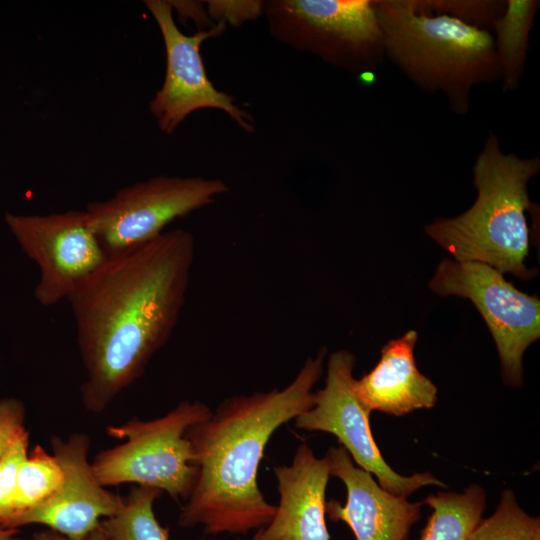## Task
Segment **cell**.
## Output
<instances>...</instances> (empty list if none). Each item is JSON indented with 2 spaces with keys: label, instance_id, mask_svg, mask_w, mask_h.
<instances>
[{
  "label": "cell",
  "instance_id": "25",
  "mask_svg": "<svg viewBox=\"0 0 540 540\" xmlns=\"http://www.w3.org/2000/svg\"><path fill=\"white\" fill-rule=\"evenodd\" d=\"M171 7H175L179 12L185 13L187 16H191L200 28L210 24H214L210 21V17L206 8L201 2H185V1H168Z\"/></svg>",
  "mask_w": 540,
  "mask_h": 540
},
{
  "label": "cell",
  "instance_id": "21",
  "mask_svg": "<svg viewBox=\"0 0 540 540\" xmlns=\"http://www.w3.org/2000/svg\"><path fill=\"white\" fill-rule=\"evenodd\" d=\"M411 3L419 12L446 15L488 31L506 8V0H411Z\"/></svg>",
  "mask_w": 540,
  "mask_h": 540
},
{
  "label": "cell",
  "instance_id": "19",
  "mask_svg": "<svg viewBox=\"0 0 540 540\" xmlns=\"http://www.w3.org/2000/svg\"><path fill=\"white\" fill-rule=\"evenodd\" d=\"M63 471L53 454L36 445L24 460L18 474L13 514L7 525L27 510L52 497L63 482Z\"/></svg>",
  "mask_w": 540,
  "mask_h": 540
},
{
  "label": "cell",
  "instance_id": "27",
  "mask_svg": "<svg viewBox=\"0 0 540 540\" xmlns=\"http://www.w3.org/2000/svg\"><path fill=\"white\" fill-rule=\"evenodd\" d=\"M19 529L10 528L0 523V540H19Z\"/></svg>",
  "mask_w": 540,
  "mask_h": 540
},
{
  "label": "cell",
  "instance_id": "26",
  "mask_svg": "<svg viewBox=\"0 0 540 540\" xmlns=\"http://www.w3.org/2000/svg\"><path fill=\"white\" fill-rule=\"evenodd\" d=\"M33 540H71L53 530L46 529L42 531L35 532L32 535ZM84 540H109L105 533L100 528H96L92 531Z\"/></svg>",
  "mask_w": 540,
  "mask_h": 540
},
{
  "label": "cell",
  "instance_id": "2",
  "mask_svg": "<svg viewBox=\"0 0 540 540\" xmlns=\"http://www.w3.org/2000/svg\"><path fill=\"white\" fill-rule=\"evenodd\" d=\"M326 356L322 347L284 388L228 397L186 430L198 476L181 508L180 527L247 535L268 525L275 505L259 488V465L272 435L314 405Z\"/></svg>",
  "mask_w": 540,
  "mask_h": 540
},
{
  "label": "cell",
  "instance_id": "15",
  "mask_svg": "<svg viewBox=\"0 0 540 540\" xmlns=\"http://www.w3.org/2000/svg\"><path fill=\"white\" fill-rule=\"evenodd\" d=\"M417 339L418 333L409 330L389 340L382 347L374 368L360 379H354L353 391L370 412L403 416L435 406L438 389L419 371L414 357Z\"/></svg>",
  "mask_w": 540,
  "mask_h": 540
},
{
  "label": "cell",
  "instance_id": "14",
  "mask_svg": "<svg viewBox=\"0 0 540 540\" xmlns=\"http://www.w3.org/2000/svg\"><path fill=\"white\" fill-rule=\"evenodd\" d=\"M279 501L258 540H330L326 489L331 476L326 456L316 457L301 443L289 465L274 467Z\"/></svg>",
  "mask_w": 540,
  "mask_h": 540
},
{
  "label": "cell",
  "instance_id": "18",
  "mask_svg": "<svg viewBox=\"0 0 540 540\" xmlns=\"http://www.w3.org/2000/svg\"><path fill=\"white\" fill-rule=\"evenodd\" d=\"M163 492L148 486L134 485L125 497L123 508L100 521L109 540H169V528L162 526L153 505Z\"/></svg>",
  "mask_w": 540,
  "mask_h": 540
},
{
  "label": "cell",
  "instance_id": "28",
  "mask_svg": "<svg viewBox=\"0 0 540 540\" xmlns=\"http://www.w3.org/2000/svg\"><path fill=\"white\" fill-rule=\"evenodd\" d=\"M258 537H259V530H257V531L254 532V535H253V537L251 538V540H258Z\"/></svg>",
  "mask_w": 540,
  "mask_h": 540
},
{
  "label": "cell",
  "instance_id": "12",
  "mask_svg": "<svg viewBox=\"0 0 540 540\" xmlns=\"http://www.w3.org/2000/svg\"><path fill=\"white\" fill-rule=\"evenodd\" d=\"M52 454L63 471L58 491L43 503L25 511L11 528L41 524L71 540H84L100 521L117 514L125 497L100 484L88 460L90 437L74 432L63 439L50 438Z\"/></svg>",
  "mask_w": 540,
  "mask_h": 540
},
{
  "label": "cell",
  "instance_id": "4",
  "mask_svg": "<svg viewBox=\"0 0 540 540\" xmlns=\"http://www.w3.org/2000/svg\"><path fill=\"white\" fill-rule=\"evenodd\" d=\"M375 9L385 57L423 92L443 94L455 114H467L474 87L500 81L490 31L419 12L411 0H375Z\"/></svg>",
  "mask_w": 540,
  "mask_h": 540
},
{
  "label": "cell",
  "instance_id": "16",
  "mask_svg": "<svg viewBox=\"0 0 540 540\" xmlns=\"http://www.w3.org/2000/svg\"><path fill=\"white\" fill-rule=\"evenodd\" d=\"M539 6L540 2L535 0H506L504 13L491 27L501 88L505 93L520 85L528 57L530 32Z\"/></svg>",
  "mask_w": 540,
  "mask_h": 540
},
{
  "label": "cell",
  "instance_id": "7",
  "mask_svg": "<svg viewBox=\"0 0 540 540\" xmlns=\"http://www.w3.org/2000/svg\"><path fill=\"white\" fill-rule=\"evenodd\" d=\"M229 191L221 179L156 176L86 206L90 226L108 255L146 243L177 218L214 203Z\"/></svg>",
  "mask_w": 540,
  "mask_h": 540
},
{
  "label": "cell",
  "instance_id": "17",
  "mask_svg": "<svg viewBox=\"0 0 540 540\" xmlns=\"http://www.w3.org/2000/svg\"><path fill=\"white\" fill-rule=\"evenodd\" d=\"M423 504L432 512L419 540H468L482 519L486 493L480 485L472 484L460 493L430 494Z\"/></svg>",
  "mask_w": 540,
  "mask_h": 540
},
{
  "label": "cell",
  "instance_id": "8",
  "mask_svg": "<svg viewBox=\"0 0 540 540\" xmlns=\"http://www.w3.org/2000/svg\"><path fill=\"white\" fill-rule=\"evenodd\" d=\"M440 296L469 299L497 348L506 385L523 383V355L540 337V300L518 290L503 273L480 262L444 259L429 283Z\"/></svg>",
  "mask_w": 540,
  "mask_h": 540
},
{
  "label": "cell",
  "instance_id": "23",
  "mask_svg": "<svg viewBox=\"0 0 540 540\" xmlns=\"http://www.w3.org/2000/svg\"><path fill=\"white\" fill-rule=\"evenodd\" d=\"M206 10L210 19L216 23H230L239 26L257 19L264 12L262 1H207Z\"/></svg>",
  "mask_w": 540,
  "mask_h": 540
},
{
  "label": "cell",
  "instance_id": "5",
  "mask_svg": "<svg viewBox=\"0 0 540 540\" xmlns=\"http://www.w3.org/2000/svg\"><path fill=\"white\" fill-rule=\"evenodd\" d=\"M211 411L199 400H183L161 417H133L107 426L108 436L124 442L96 454L91 462L95 476L106 488L132 483L160 489L185 502L198 476L185 433Z\"/></svg>",
  "mask_w": 540,
  "mask_h": 540
},
{
  "label": "cell",
  "instance_id": "22",
  "mask_svg": "<svg viewBox=\"0 0 540 540\" xmlns=\"http://www.w3.org/2000/svg\"><path fill=\"white\" fill-rule=\"evenodd\" d=\"M30 434L25 428L0 458V523L7 526L13 514V500L19 470L28 455Z\"/></svg>",
  "mask_w": 540,
  "mask_h": 540
},
{
  "label": "cell",
  "instance_id": "3",
  "mask_svg": "<svg viewBox=\"0 0 540 540\" xmlns=\"http://www.w3.org/2000/svg\"><path fill=\"white\" fill-rule=\"evenodd\" d=\"M473 205L453 218H438L425 233L456 261L487 264L522 280L535 276L525 265L530 229L526 212L533 203L528 183L540 171L538 157L504 153L496 134L490 133L476 157Z\"/></svg>",
  "mask_w": 540,
  "mask_h": 540
},
{
  "label": "cell",
  "instance_id": "20",
  "mask_svg": "<svg viewBox=\"0 0 540 540\" xmlns=\"http://www.w3.org/2000/svg\"><path fill=\"white\" fill-rule=\"evenodd\" d=\"M468 540H540V519L527 514L514 492L505 489L494 513L481 519Z\"/></svg>",
  "mask_w": 540,
  "mask_h": 540
},
{
  "label": "cell",
  "instance_id": "10",
  "mask_svg": "<svg viewBox=\"0 0 540 540\" xmlns=\"http://www.w3.org/2000/svg\"><path fill=\"white\" fill-rule=\"evenodd\" d=\"M144 4L159 27L166 54L164 81L149 104L159 129L171 134L194 111L218 109L244 131L253 132L252 115L236 105L232 96L215 88L201 56L202 43L222 35L226 24L215 23L207 30L186 35L177 27L168 1L146 0Z\"/></svg>",
  "mask_w": 540,
  "mask_h": 540
},
{
  "label": "cell",
  "instance_id": "9",
  "mask_svg": "<svg viewBox=\"0 0 540 540\" xmlns=\"http://www.w3.org/2000/svg\"><path fill=\"white\" fill-rule=\"evenodd\" d=\"M355 362V356L347 350L335 351L328 357L325 385L315 392L314 405L294 419L295 427L334 435L354 464L374 475L379 485L393 495L407 498L424 486L446 487L428 471L404 476L384 460L371 432V412L353 391Z\"/></svg>",
  "mask_w": 540,
  "mask_h": 540
},
{
  "label": "cell",
  "instance_id": "13",
  "mask_svg": "<svg viewBox=\"0 0 540 540\" xmlns=\"http://www.w3.org/2000/svg\"><path fill=\"white\" fill-rule=\"evenodd\" d=\"M325 456L331 476L339 478L347 492L344 505L335 499L326 502L329 519L346 523L355 540H409L423 503L383 489L371 473L354 464L342 446L330 447Z\"/></svg>",
  "mask_w": 540,
  "mask_h": 540
},
{
  "label": "cell",
  "instance_id": "6",
  "mask_svg": "<svg viewBox=\"0 0 540 540\" xmlns=\"http://www.w3.org/2000/svg\"><path fill=\"white\" fill-rule=\"evenodd\" d=\"M263 13L273 38L336 68L366 73L386 58L375 0H272Z\"/></svg>",
  "mask_w": 540,
  "mask_h": 540
},
{
  "label": "cell",
  "instance_id": "24",
  "mask_svg": "<svg viewBox=\"0 0 540 540\" xmlns=\"http://www.w3.org/2000/svg\"><path fill=\"white\" fill-rule=\"evenodd\" d=\"M24 403L13 397L0 399V458L25 427Z\"/></svg>",
  "mask_w": 540,
  "mask_h": 540
},
{
  "label": "cell",
  "instance_id": "11",
  "mask_svg": "<svg viewBox=\"0 0 540 540\" xmlns=\"http://www.w3.org/2000/svg\"><path fill=\"white\" fill-rule=\"evenodd\" d=\"M5 223L26 256L39 267L34 296L42 306L68 299L108 258L85 210L46 215L6 213Z\"/></svg>",
  "mask_w": 540,
  "mask_h": 540
},
{
  "label": "cell",
  "instance_id": "1",
  "mask_svg": "<svg viewBox=\"0 0 540 540\" xmlns=\"http://www.w3.org/2000/svg\"><path fill=\"white\" fill-rule=\"evenodd\" d=\"M194 258L193 234L167 230L108 255L70 294L86 411L104 412L166 345L185 304Z\"/></svg>",
  "mask_w": 540,
  "mask_h": 540
}]
</instances>
